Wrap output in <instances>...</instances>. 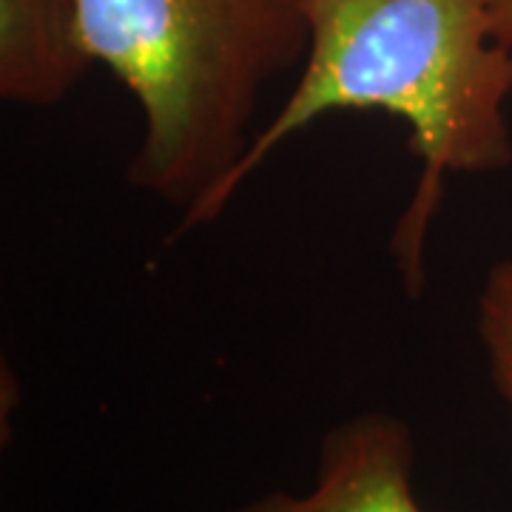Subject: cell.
Segmentation results:
<instances>
[{
    "label": "cell",
    "mask_w": 512,
    "mask_h": 512,
    "mask_svg": "<svg viewBox=\"0 0 512 512\" xmlns=\"http://www.w3.org/2000/svg\"><path fill=\"white\" fill-rule=\"evenodd\" d=\"M308 55L282 109L256 131L222 191L239 194L276 148L336 111H382L410 131L419 180L390 237L404 291L427 282V237L458 174L512 163L507 103L512 46L495 29V0H302Z\"/></svg>",
    "instance_id": "obj_1"
},
{
    "label": "cell",
    "mask_w": 512,
    "mask_h": 512,
    "mask_svg": "<svg viewBox=\"0 0 512 512\" xmlns=\"http://www.w3.org/2000/svg\"><path fill=\"white\" fill-rule=\"evenodd\" d=\"M80 35L143 120L128 185L180 211L177 234L222 214L254 143L262 92L308 55L302 0H77Z\"/></svg>",
    "instance_id": "obj_2"
},
{
    "label": "cell",
    "mask_w": 512,
    "mask_h": 512,
    "mask_svg": "<svg viewBox=\"0 0 512 512\" xmlns=\"http://www.w3.org/2000/svg\"><path fill=\"white\" fill-rule=\"evenodd\" d=\"M416 441L402 416L367 410L319 441L308 493L271 490L234 512H427L413 487Z\"/></svg>",
    "instance_id": "obj_3"
},
{
    "label": "cell",
    "mask_w": 512,
    "mask_h": 512,
    "mask_svg": "<svg viewBox=\"0 0 512 512\" xmlns=\"http://www.w3.org/2000/svg\"><path fill=\"white\" fill-rule=\"evenodd\" d=\"M77 0H0V97L57 106L92 69Z\"/></svg>",
    "instance_id": "obj_4"
},
{
    "label": "cell",
    "mask_w": 512,
    "mask_h": 512,
    "mask_svg": "<svg viewBox=\"0 0 512 512\" xmlns=\"http://www.w3.org/2000/svg\"><path fill=\"white\" fill-rule=\"evenodd\" d=\"M478 339L490 379L512 410V256L498 259L478 296Z\"/></svg>",
    "instance_id": "obj_5"
},
{
    "label": "cell",
    "mask_w": 512,
    "mask_h": 512,
    "mask_svg": "<svg viewBox=\"0 0 512 512\" xmlns=\"http://www.w3.org/2000/svg\"><path fill=\"white\" fill-rule=\"evenodd\" d=\"M495 29L498 37L512 46V0H495Z\"/></svg>",
    "instance_id": "obj_6"
}]
</instances>
